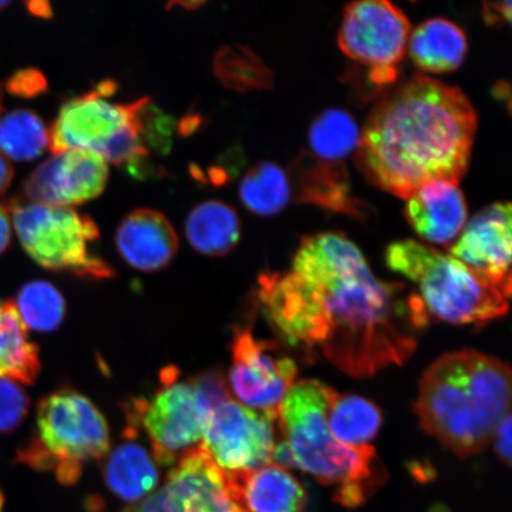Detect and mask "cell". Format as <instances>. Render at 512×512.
<instances>
[{
	"label": "cell",
	"mask_w": 512,
	"mask_h": 512,
	"mask_svg": "<svg viewBox=\"0 0 512 512\" xmlns=\"http://www.w3.org/2000/svg\"><path fill=\"white\" fill-rule=\"evenodd\" d=\"M326 421L332 435L350 447L369 445L382 426L381 409L375 403L328 387Z\"/></svg>",
	"instance_id": "23"
},
{
	"label": "cell",
	"mask_w": 512,
	"mask_h": 512,
	"mask_svg": "<svg viewBox=\"0 0 512 512\" xmlns=\"http://www.w3.org/2000/svg\"><path fill=\"white\" fill-rule=\"evenodd\" d=\"M227 482L246 512H303L306 492L284 467L268 464L252 471L227 473Z\"/></svg>",
	"instance_id": "18"
},
{
	"label": "cell",
	"mask_w": 512,
	"mask_h": 512,
	"mask_svg": "<svg viewBox=\"0 0 512 512\" xmlns=\"http://www.w3.org/2000/svg\"><path fill=\"white\" fill-rule=\"evenodd\" d=\"M11 240V221L8 210L0 204V254L5 252Z\"/></svg>",
	"instance_id": "34"
},
{
	"label": "cell",
	"mask_w": 512,
	"mask_h": 512,
	"mask_svg": "<svg viewBox=\"0 0 512 512\" xmlns=\"http://www.w3.org/2000/svg\"><path fill=\"white\" fill-rule=\"evenodd\" d=\"M40 355L17 306L0 300V377L30 384L40 373Z\"/></svg>",
	"instance_id": "22"
},
{
	"label": "cell",
	"mask_w": 512,
	"mask_h": 512,
	"mask_svg": "<svg viewBox=\"0 0 512 512\" xmlns=\"http://www.w3.org/2000/svg\"><path fill=\"white\" fill-rule=\"evenodd\" d=\"M407 48L419 68L431 73H447L463 63L467 38L456 23L438 17L428 19L414 29Z\"/></svg>",
	"instance_id": "20"
},
{
	"label": "cell",
	"mask_w": 512,
	"mask_h": 512,
	"mask_svg": "<svg viewBox=\"0 0 512 512\" xmlns=\"http://www.w3.org/2000/svg\"><path fill=\"white\" fill-rule=\"evenodd\" d=\"M28 8L36 17L50 18L53 16V9L47 2H32L28 4Z\"/></svg>",
	"instance_id": "36"
},
{
	"label": "cell",
	"mask_w": 512,
	"mask_h": 512,
	"mask_svg": "<svg viewBox=\"0 0 512 512\" xmlns=\"http://www.w3.org/2000/svg\"><path fill=\"white\" fill-rule=\"evenodd\" d=\"M29 398L19 383L0 377V432H10L28 414Z\"/></svg>",
	"instance_id": "30"
},
{
	"label": "cell",
	"mask_w": 512,
	"mask_h": 512,
	"mask_svg": "<svg viewBox=\"0 0 512 512\" xmlns=\"http://www.w3.org/2000/svg\"><path fill=\"white\" fill-rule=\"evenodd\" d=\"M411 35V22L402 10L387 0H360L347 5L339 48L349 59L370 70L376 86L393 83L405 57Z\"/></svg>",
	"instance_id": "10"
},
{
	"label": "cell",
	"mask_w": 512,
	"mask_h": 512,
	"mask_svg": "<svg viewBox=\"0 0 512 512\" xmlns=\"http://www.w3.org/2000/svg\"><path fill=\"white\" fill-rule=\"evenodd\" d=\"M49 146V131L31 111L17 110L0 117V152L17 162H30Z\"/></svg>",
	"instance_id": "27"
},
{
	"label": "cell",
	"mask_w": 512,
	"mask_h": 512,
	"mask_svg": "<svg viewBox=\"0 0 512 512\" xmlns=\"http://www.w3.org/2000/svg\"><path fill=\"white\" fill-rule=\"evenodd\" d=\"M477 114L458 87L415 75L377 102L356 151L368 181L407 200L420 185L459 182L469 165Z\"/></svg>",
	"instance_id": "2"
},
{
	"label": "cell",
	"mask_w": 512,
	"mask_h": 512,
	"mask_svg": "<svg viewBox=\"0 0 512 512\" xmlns=\"http://www.w3.org/2000/svg\"><path fill=\"white\" fill-rule=\"evenodd\" d=\"M511 413L499 422L494 438L495 450L498 457L507 465L511 464Z\"/></svg>",
	"instance_id": "32"
},
{
	"label": "cell",
	"mask_w": 512,
	"mask_h": 512,
	"mask_svg": "<svg viewBox=\"0 0 512 512\" xmlns=\"http://www.w3.org/2000/svg\"><path fill=\"white\" fill-rule=\"evenodd\" d=\"M511 229V204H491L465 224L451 256L491 283L511 288Z\"/></svg>",
	"instance_id": "15"
},
{
	"label": "cell",
	"mask_w": 512,
	"mask_h": 512,
	"mask_svg": "<svg viewBox=\"0 0 512 512\" xmlns=\"http://www.w3.org/2000/svg\"><path fill=\"white\" fill-rule=\"evenodd\" d=\"M406 216L420 238L447 246L462 233L467 204L458 183L435 179L407 198Z\"/></svg>",
	"instance_id": "16"
},
{
	"label": "cell",
	"mask_w": 512,
	"mask_h": 512,
	"mask_svg": "<svg viewBox=\"0 0 512 512\" xmlns=\"http://www.w3.org/2000/svg\"><path fill=\"white\" fill-rule=\"evenodd\" d=\"M258 293L288 343L319 351L356 379L408 361L415 332L430 319L415 293L377 279L360 249L339 233L305 238L292 270L261 275Z\"/></svg>",
	"instance_id": "1"
},
{
	"label": "cell",
	"mask_w": 512,
	"mask_h": 512,
	"mask_svg": "<svg viewBox=\"0 0 512 512\" xmlns=\"http://www.w3.org/2000/svg\"><path fill=\"white\" fill-rule=\"evenodd\" d=\"M9 3L8 2H0V10H2L3 8H5V6H8Z\"/></svg>",
	"instance_id": "38"
},
{
	"label": "cell",
	"mask_w": 512,
	"mask_h": 512,
	"mask_svg": "<svg viewBox=\"0 0 512 512\" xmlns=\"http://www.w3.org/2000/svg\"><path fill=\"white\" fill-rule=\"evenodd\" d=\"M105 479L115 495L126 502L142 501L158 484V471L150 454L136 443L115 448L105 466Z\"/></svg>",
	"instance_id": "24"
},
{
	"label": "cell",
	"mask_w": 512,
	"mask_h": 512,
	"mask_svg": "<svg viewBox=\"0 0 512 512\" xmlns=\"http://www.w3.org/2000/svg\"><path fill=\"white\" fill-rule=\"evenodd\" d=\"M115 243L127 264L143 272L168 266L178 249L174 227L152 209H137L126 215L118 226Z\"/></svg>",
	"instance_id": "17"
},
{
	"label": "cell",
	"mask_w": 512,
	"mask_h": 512,
	"mask_svg": "<svg viewBox=\"0 0 512 512\" xmlns=\"http://www.w3.org/2000/svg\"><path fill=\"white\" fill-rule=\"evenodd\" d=\"M326 411L325 384L302 380L288 390L277 419L287 467H297L322 484L336 486L335 501L354 508L379 488L384 473L374 447L339 443L329 430Z\"/></svg>",
	"instance_id": "4"
},
{
	"label": "cell",
	"mask_w": 512,
	"mask_h": 512,
	"mask_svg": "<svg viewBox=\"0 0 512 512\" xmlns=\"http://www.w3.org/2000/svg\"><path fill=\"white\" fill-rule=\"evenodd\" d=\"M274 421L228 398L211 411L201 446L223 472L259 469L273 462Z\"/></svg>",
	"instance_id": "11"
},
{
	"label": "cell",
	"mask_w": 512,
	"mask_h": 512,
	"mask_svg": "<svg viewBox=\"0 0 512 512\" xmlns=\"http://www.w3.org/2000/svg\"><path fill=\"white\" fill-rule=\"evenodd\" d=\"M0 512H4V496L2 490H0Z\"/></svg>",
	"instance_id": "37"
},
{
	"label": "cell",
	"mask_w": 512,
	"mask_h": 512,
	"mask_svg": "<svg viewBox=\"0 0 512 512\" xmlns=\"http://www.w3.org/2000/svg\"><path fill=\"white\" fill-rule=\"evenodd\" d=\"M239 196L243 206L253 214L277 215L291 201L290 179L279 165L262 162L254 165L242 178Z\"/></svg>",
	"instance_id": "26"
},
{
	"label": "cell",
	"mask_w": 512,
	"mask_h": 512,
	"mask_svg": "<svg viewBox=\"0 0 512 512\" xmlns=\"http://www.w3.org/2000/svg\"><path fill=\"white\" fill-rule=\"evenodd\" d=\"M12 221L24 251L38 265L85 278L112 277V267L92 251L100 238L92 217L31 202L12 207Z\"/></svg>",
	"instance_id": "8"
},
{
	"label": "cell",
	"mask_w": 512,
	"mask_h": 512,
	"mask_svg": "<svg viewBox=\"0 0 512 512\" xmlns=\"http://www.w3.org/2000/svg\"><path fill=\"white\" fill-rule=\"evenodd\" d=\"M511 370L473 350L452 352L427 369L415 411L424 430L460 457L482 452L510 414Z\"/></svg>",
	"instance_id": "3"
},
{
	"label": "cell",
	"mask_w": 512,
	"mask_h": 512,
	"mask_svg": "<svg viewBox=\"0 0 512 512\" xmlns=\"http://www.w3.org/2000/svg\"><path fill=\"white\" fill-rule=\"evenodd\" d=\"M17 310L32 330L50 332L57 329L66 313V303L61 293L47 281H32L21 288Z\"/></svg>",
	"instance_id": "28"
},
{
	"label": "cell",
	"mask_w": 512,
	"mask_h": 512,
	"mask_svg": "<svg viewBox=\"0 0 512 512\" xmlns=\"http://www.w3.org/2000/svg\"><path fill=\"white\" fill-rule=\"evenodd\" d=\"M361 132L348 112L329 108L313 120L309 130L310 152L320 162L344 164L357 151Z\"/></svg>",
	"instance_id": "25"
},
{
	"label": "cell",
	"mask_w": 512,
	"mask_h": 512,
	"mask_svg": "<svg viewBox=\"0 0 512 512\" xmlns=\"http://www.w3.org/2000/svg\"><path fill=\"white\" fill-rule=\"evenodd\" d=\"M115 87L114 82L105 81L94 91L67 101L49 131V146L54 153L93 152L107 163L126 165L132 175L140 176L149 156L140 134L143 99L113 104L107 98Z\"/></svg>",
	"instance_id": "7"
},
{
	"label": "cell",
	"mask_w": 512,
	"mask_h": 512,
	"mask_svg": "<svg viewBox=\"0 0 512 512\" xmlns=\"http://www.w3.org/2000/svg\"><path fill=\"white\" fill-rule=\"evenodd\" d=\"M0 112H2V104H0Z\"/></svg>",
	"instance_id": "39"
},
{
	"label": "cell",
	"mask_w": 512,
	"mask_h": 512,
	"mask_svg": "<svg viewBox=\"0 0 512 512\" xmlns=\"http://www.w3.org/2000/svg\"><path fill=\"white\" fill-rule=\"evenodd\" d=\"M214 72L222 85L235 91H249L271 85L268 69L251 50L241 47H226L217 51Z\"/></svg>",
	"instance_id": "29"
},
{
	"label": "cell",
	"mask_w": 512,
	"mask_h": 512,
	"mask_svg": "<svg viewBox=\"0 0 512 512\" xmlns=\"http://www.w3.org/2000/svg\"><path fill=\"white\" fill-rule=\"evenodd\" d=\"M47 80L37 69H23L8 82L9 92L22 98H32L47 91Z\"/></svg>",
	"instance_id": "31"
},
{
	"label": "cell",
	"mask_w": 512,
	"mask_h": 512,
	"mask_svg": "<svg viewBox=\"0 0 512 512\" xmlns=\"http://www.w3.org/2000/svg\"><path fill=\"white\" fill-rule=\"evenodd\" d=\"M185 235L198 253L207 256L226 255L240 239L239 215L233 207L221 201L197 204L185 221Z\"/></svg>",
	"instance_id": "21"
},
{
	"label": "cell",
	"mask_w": 512,
	"mask_h": 512,
	"mask_svg": "<svg viewBox=\"0 0 512 512\" xmlns=\"http://www.w3.org/2000/svg\"><path fill=\"white\" fill-rule=\"evenodd\" d=\"M108 165L96 153L70 150L54 153L34 171L25 194L32 203L68 208L94 200L105 190Z\"/></svg>",
	"instance_id": "14"
},
{
	"label": "cell",
	"mask_w": 512,
	"mask_h": 512,
	"mask_svg": "<svg viewBox=\"0 0 512 512\" xmlns=\"http://www.w3.org/2000/svg\"><path fill=\"white\" fill-rule=\"evenodd\" d=\"M390 270L418 287L428 318L451 324H483L509 310L511 288L491 283L462 262L414 240L392 243L386 251Z\"/></svg>",
	"instance_id": "5"
},
{
	"label": "cell",
	"mask_w": 512,
	"mask_h": 512,
	"mask_svg": "<svg viewBox=\"0 0 512 512\" xmlns=\"http://www.w3.org/2000/svg\"><path fill=\"white\" fill-rule=\"evenodd\" d=\"M169 381L140 407L143 427L151 439L157 462L174 465L201 444L211 411L228 399L219 376Z\"/></svg>",
	"instance_id": "9"
},
{
	"label": "cell",
	"mask_w": 512,
	"mask_h": 512,
	"mask_svg": "<svg viewBox=\"0 0 512 512\" xmlns=\"http://www.w3.org/2000/svg\"><path fill=\"white\" fill-rule=\"evenodd\" d=\"M484 19L489 25H502L511 21V2L484 3Z\"/></svg>",
	"instance_id": "33"
},
{
	"label": "cell",
	"mask_w": 512,
	"mask_h": 512,
	"mask_svg": "<svg viewBox=\"0 0 512 512\" xmlns=\"http://www.w3.org/2000/svg\"><path fill=\"white\" fill-rule=\"evenodd\" d=\"M12 178H14V168H12L9 159L0 152V195L8 190Z\"/></svg>",
	"instance_id": "35"
},
{
	"label": "cell",
	"mask_w": 512,
	"mask_h": 512,
	"mask_svg": "<svg viewBox=\"0 0 512 512\" xmlns=\"http://www.w3.org/2000/svg\"><path fill=\"white\" fill-rule=\"evenodd\" d=\"M36 435L18 453L19 462L53 471L62 484H74L83 465L106 456L110 431L99 409L73 390L44 398L37 409Z\"/></svg>",
	"instance_id": "6"
},
{
	"label": "cell",
	"mask_w": 512,
	"mask_h": 512,
	"mask_svg": "<svg viewBox=\"0 0 512 512\" xmlns=\"http://www.w3.org/2000/svg\"><path fill=\"white\" fill-rule=\"evenodd\" d=\"M124 512H246L201 444L179 459L162 488Z\"/></svg>",
	"instance_id": "12"
},
{
	"label": "cell",
	"mask_w": 512,
	"mask_h": 512,
	"mask_svg": "<svg viewBox=\"0 0 512 512\" xmlns=\"http://www.w3.org/2000/svg\"><path fill=\"white\" fill-rule=\"evenodd\" d=\"M229 386L243 406L278 419L298 374L297 364L249 330L236 331Z\"/></svg>",
	"instance_id": "13"
},
{
	"label": "cell",
	"mask_w": 512,
	"mask_h": 512,
	"mask_svg": "<svg viewBox=\"0 0 512 512\" xmlns=\"http://www.w3.org/2000/svg\"><path fill=\"white\" fill-rule=\"evenodd\" d=\"M298 200L350 215H361L360 203L351 196L350 179L344 164L320 162L304 153L297 163Z\"/></svg>",
	"instance_id": "19"
}]
</instances>
